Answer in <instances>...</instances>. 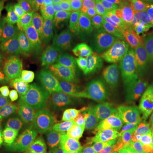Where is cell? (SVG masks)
Wrapping results in <instances>:
<instances>
[{
  "label": "cell",
  "mask_w": 153,
  "mask_h": 153,
  "mask_svg": "<svg viewBox=\"0 0 153 153\" xmlns=\"http://www.w3.org/2000/svg\"><path fill=\"white\" fill-rule=\"evenodd\" d=\"M45 138L43 120L32 111H21L13 117L6 141L14 153H40Z\"/></svg>",
  "instance_id": "cell-1"
},
{
  "label": "cell",
  "mask_w": 153,
  "mask_h": 153,
  "mask_svg": "<svg viewBox=\"0 0 153 153\" xmlns=\"http://www.w3.org/2000/svg\"><path fill=\"white\" fill-rule=\"evenodd\" d=\"M144 82L145 72L141 62L130 59L110 71L104 91L117 103L128 101L140 96Z\"/></svg>",
  "instance_id": "cell-2"
},
{
  "label": "cell",
  "mask_w": 153,
  "mask_h": 153,
  "mask_svg": "<svg viewBox=\"0 0 153 153\" xmlns=\"http://www.w3.org/2000/svg\"><path fill=\"white\" fill-rule=\"evenodd\" d=\"M60 84L63 104L76 111L85 101L82 81L74 61L62 47L49 62Z\"/></svg>",
  "instance_id": "cell-3"
},
{
  "label": "cell",
  "mask_w": 153,
  "mask_h": 153,
  "mask_svg": "<svg viewBox=\"0 0 153 153\" xmlns=\"http://www.w3.org/2000/svg\"><path fill=\"white\" fill-rule=\"evenodd\" d=\"M0 97L4 103L18 109H47L40 94L36 69L13 82L2 84Z\"/></svg>",
  "instance_id": "cell-4"
},
{
  "label": "cell",
  "mask_w": 153,
  "mask_h": 153,
  "mask_svg": "<svg viewBox=\"0 0 153 153\" xmlns=\"http://www.w3.org/2000/svg\"><path fill=\"white\" fill-rule=\"evenodd\" d=\"M117 103L105 91L94 94L83 107L81 114L83 131L97 134L105 129L114 118Z\"/></svg>",
  "instance_id": "cell-5"
},
{
  "label": "cell",
  "mask_w": 153,
  "mask_h": 153,
  "mask_svg": "<svg viewBox=\"0 0 153 153\" xmlns=\"http://www.w3.org/2000/svg\"><path fill=\"white\" fill-rule=\"evenodd\" d=\"M99 138L111 153H151V140L116 127L105 128Z\"/></svg>",
  "instance_id": "cell-6"
},
{
  "label": "cell",
  "mask_w": 153,
  "mask_h": 153,
  "mask_svg": "<svg viewBox=\"0 0 153 153\" xmlns=\"http://www.w3.org/2000/svg\"><path fill=\"white\" fill-rule=\"evenodd\" d=\"M105 38L100 36L88 39L82 81L91 88L98 86L107 73Z\"/></svg>",
  "instance_id": "cell-7"
},
{
  "label": "cell",
  "mask_w": 153,
  "mask_h": 153,
  "mask_svg": "<svg viewBox=\"0 0 153 153\" xmlns=\"http://www.w3.org/2000/svg\"><path fill=\"white\" fill-rule=\"evenodd\" d=\"M38 58L34 51L11 44L7 55L2 84L13 82L37 68Z\"/></svg>",
  "instance_id": "cell-8"
},
{
  "label": "cell",
  "mask_w": 153,
  "mask_h": 153,
  "mask_svg": "<svg viewBox=\"0 0 153 153\" xmlns=\"http://www.w3.org/2000/svg\"><path fill=\"white\" fill-rule=\"evenodd\" d=\"M111 123L117 128L151 140L152 134L151 119L145 112L135 107L123 106L117 110Z\"/></svg>",
  "instance_id": "cell-9"
},
{
  "label": "cell",
  "mask_w": 153,
  "mask_h": 153,
  "mask_svg": "<svg viewBox=\"0 0 153 153\" xmlns=\"http://www.w3.org/2000/svg\"><path fill=\"white\" fill-rule=\"evenodd\" d=\"M40 94L47 109L57 111L63 105L62 94L57 77L47 62H39L36 68Z\"/></svg>",
  "instance_id": "cell-10"
},
{
  "label": "cell",
  "mask_w": 153,
  "mask_h": 153,
  "mask_svg": "<svg viewBox=\"0 0 153 153\" xmlns=\"http://www.w3.org/2000/svg\"><path fill=\"white\" fill-rule=\"evenodd\" d=\"M142 27L141 23L129 21L111 25L105 38L106 49L115 56H119L127 45L134 43L140 38Z\"/></svg>",
  "instance_id": "cell-11"
},
{
  "label": "cell",
  "mask_w": 153,
  "mask_h": 153,
  "mask_svg": "<svg viewBox=\"0 0 153 153\" xmlns=\"http://www.w3.org/2000/svg\"><path fill=\"white\" fill-rule=\"evenodd\" d=\"M67 27L68 23L52 27L38 37L36 44L33 45V51L40 62L49 63L63 47Z\"/></svg>",
  "instance_id": "cell-12"
},
{
  "label": "cell",
  "mask_w": 153,
  "mask_h": 153,
  "mask_svg": "<svg viewBox=\"0 0 153 153\" xmlns=\"http://www.w3.org/2000/svg\"><path fill=\"white\" fill-rule=\"evenodd\" d=\"M10 17L14 22V30L10 35L12 44L22 49H31L39 35L30 26L26 10L23 7H16L11 11Z\"/></svg>",
  "instance_id": "cell-13"
},
{
  "label": "cell",
  "mask_w": 153,
  "mask_h": 153,
  "mask_svg": "<svg viewBox=\"0 0 153 153\" xmlns=\"http://www.w3.org/2000/svg\"><path fill=\"white\" fill-rule=\"evenodd\" d=\"M87 45L88 39L85 33H82L79 28L74 25L67 27L65 33L63 47L69 54L71 60L76 64L82 81Z\"/></svg>",
  "instance_id": "cell-14"
},
{
  "label": "cell",
  "mask_w": 153,
  "mask_h": 153,
  "mask_svg": "<svg viewBox=\"0 0 153 153\" xmlns=\"http://www.w3.org/2000/svg\"><path fill=\"white\" fill-rule=\"evenodd\" d=\"M106 10L95 11L81 20L82 29L88 38L106 36L111 27V22L106 15Z\"/></svg>",
  "instance_id": "cell-15"
},
{
  "label": "cell",
  "mask_w": 153,
  "mask_h": 153,
  "mask_svg": "<svg viewBox=\"0 0 153 153\" xmlns=\"http://www.w3.org/2000/svg\"><path fill=\"white\" fill-rule=\"evenodd\" d=\"M138 57L141 64L153 69V22L144 25L141 29Z\"/></svg>",
  "instance_id": "cell-16"
},
{
  "label": "cell",
  "mask_w": 153,
  "mask_h": 153,
  "mask_svg": "<svg viewBox=\"0 0 153 153\" xmlns=\"http://www.w3.org/2000/svg\"><path fill=\"white\" fill-rule=\"evenodd\" d=\"M37 7L51 27L68 23L60 8L53 0H36Z\"/></svg>",
  "instance_id": "cell-17"
},
{
  "label": "cell",
  "mask_w": 153,
  "mask_h": 153,
  "mask_svg": "<svg viewBox=\"0 0 153 153\" xmlns=\"http://www.w3.org/2000/svg\"><path fill=\"white\" fill-rule=\"evenodd\" d=\"M121 15L126 21L134 22H144V18L140 7V2L137 1H123L117 7Z\"/></svg>",
  "instance_id": "cell-18"
},
{
  "label": "cell",
  "mask_w": 153,
  "mask_h": 153,
  "mask_svg": "<svg viewBox=\"0 0 153 153\" xmlns=\"http://www.w3.org/2000/svg\"><path fill=\"white\" fill-rule=\"evenodd\" d=\"M27 18L30 26L35 30V32L39 36L47 32L50 27H52L49 24V22L45 20L43 14L37 6L30 8L27 11Z\"/></svg>",
  "instance_id": "cell-19"
},
{
  "label": "cell",
  "mask_w": 153,
  "mask_h": 153,
  "mask_svg": "<svg viewBox=\"0 0 153 153\" xmlns=\"http://www.w3.org/2000/svg\"><path fill=\"white\" fill-rule=\"evenodd\" d=\"M74 153H111L104 144L93 139H84L75 148Z\"/></svg>",
  "instance_id": "cell-20"
},
{
  "label": "cell",
  "mask_w": 153,
  "mask_h": 153,
  "mask_svg": "<svg viewBox=\"0 0 153 153\" xmlns=\"http://www.w3.org/2000/svg\"><path fill=\"white\" fill-rule=\"evenodd\" d=\"M88 0H71L64 16L67 22H72L79 19L87 9Z\"/></svg>",
  "instance_id": "cell-21"
},
{
  "label": "cell",
  "mask_w": 153,
  "mask_h": 153,
  "mask_svg": "<svg viewBox=\"0 0 153 153\" xmlns=\"http://www.w3.org/2000/svg\"><path fill=\"white\" fill-rule=\"evenodd\" d=\"M11 43L10 35L0 38V84L3 82V75L5 66L6 58L10 49Z\"/></svg>",
  "instance_id": "cell-22"
},
{
  "label": "cell",
  "mask_w": 153,
  "mask_h": 153,
  "mask_svg": "<svg viewBox=\"0 0 153 153\" xmlns=\"http://www.w3.org/2000/svg\"><path fill=\"white\" fill-rule=\"evenodd\" d=\"M42 153H69V146L61 141L45 140L42 146Z\"/></svg>",
  "instance_id": "cell-23"
},
{
  "label": "cell",
  "mask_w": 153,
  "mask_h": 153,
  "mask_svg": "<svg viewBox=\"0 0 153 153\" xmlns=\"http://www.w3.org/2000/svg\"><path fill=\"white\" fill-rule=\"evenodd\" d=\"M140 7L144 21L153 22V0H140Z\"/></svg>",
  "instance_id": "cell-24"
},
{
  "label": "cell",
  "mask_w": 153,
  "mask_h": 153,
  "mask_svg": "<svg viewBox=\"0 0 153 153\" xmlns=\"http://www.w3.org/2000/svg\"><path fill=\"white\" fill-rule=\"evenodd\" d=\"M10 0H0V35L3 30L4 22L8 16V10Z\"/></svg>",
  "instance_id": "cell-25"
},
{
  "label": "cell",
  "mask_w": 153,
  "mask_h": 153,
  "mask_svg": "<svg viewBox=\"0 0 153 153\" xmlns=\"http://www.w3.org/2000/svg\"><path fill=\"white\" fill-rule=\"evenodd\" d=\"M106 15H107V17L109 19L110 22H111V25L123 21V18L122 16L120 11H119L117 7H116V8H107Z\"/></svg>",
  "instance_id": "cell-26"
},
{
  "label": "cell",
  "mask_w": 153,
  "mask_h": 153,
  "mask_svg": "<svg viewBox=\"0 0 153 153\" xmlns=\"http://www.w3.org/2000/svg\"><path fill=\"white\" fill-rule=\"evenodd\" d=\"M87 7L92 13L95 12V11L107 10L104 0H88Z\"/></svg>",
  "instance_id": "cell-27"
},
{
  "label": "cell",
  "mask_w": 153,
  "mask_h": 153,
  "mask_svg": "<svg viewBox=\"0 0 153 153\" xmlns=\"http://www.w3.org/2000/svg\"><path fill=\"white\" fill-rule=\"evenodd\" d=\"M0 153H14L11 148L3 138L0 137Z\"/></svg>",
  "instance_id": "cell-28"
},
{
  "label": "cell",
  "mask_w": 153,
  "mask_h": 153,
  "mask_svg": "<svg viewBox=\"0 0 153 153\" xmlns=\"http://www.w3.org/2000/svg\"><path fill=\"white\" fill-rule=\"evenodd\" d=\"M53 1L55 2L57 5L60 7L61 11L63 12V15H64V13L66 11L68 6H69V4L71 2V0H53Z\"/></svg>",
  "instance_id": "cell-29"
},
{
  "label": "cell",
  "mask_w": 153,
  "mask_h": 153,
  "mask_svg": "<svg viewBox=\"0 0 153 153\" xmlns=\"http://www.w3.org/2000/svg\"><path fill=\"white\" fill-rule=\"evenodd\" d=\"M106 8H116L118 7L123 2V0H104Z\"/></svg>",
  "instance_id": "cell-30"
},
{
  "label": "cell",
  "mask_w": 153,
  "mask_h": 153,
  "mask_svg": "<svg viewBox=\"0 0 153 153\" xmlns=\"http://www.w3.org/2000/svg\"><path fill=\"white\" fill-rule=\"evenodd\" d=\"M145 104L152 112H153V91L145 99Z\"/></svg>",
  "instance_id": "cell-31"
},
{
  "label": "cell",
  "mask_w": 153,
  "mask_h": 153,
  "mask_svg": "<svg viewBox=\"0 0 153 153\" xmlns=\"http://www.w3.org/2000/svg\"><path fill=\"white\" fill-rule=\"evenodd\" d=\"M4 120H5V111L3 109V107L0 105V130L3 128V125L4 123Z\"/></svg>",
  "instance_id": "cell-32"
},
{
  "label": "cell",
  "mask_w": 153,
  "mask_h": 153,
  "mask_svg": "<svg viewBox=\"0 0 153 153\" xmlns=\"http://www.w3.org/2000/svg\"><path fill=\"white\" fill-rule=\"evenodd\" d=\"M150 119H151V122H152V127H153V116L150 117Z\"/></svg>",
  "instance_id": "cell-33"
},
{
  "label": "cell",
  "mask_w": 153,
  "mask_h": 153,
  "mask_svg": "<svg viewBox=\"0 0 153 153\" xmlns=\"http://www.w3.org/2000/svg\"><path fill=\"white\" fill-rule=\"evenodd\" d=\"M130 1H137V2H140V0H130Z\"/></svg>",
  "instance_id": "cell-34"
}]
</instances>
